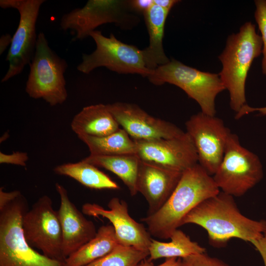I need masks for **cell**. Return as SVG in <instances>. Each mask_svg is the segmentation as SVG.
<instances>
[{"mask_svg": "<svg viewBox=\"0 0 266 266\" xmlns=\"http://www.w3.org/2000/svg\"><path fill=\"white\" fill-rule=\"evenodd\" d=\"M187 224L205 229L210 245L216 248L225 247L232 238L251 243L266 233V220H253L244 216L233 197L222 191L193 208L182 221V225Z\"/></svg>", "mask_w": 266, "mask_h": 266, "instance_id": "6da1fadb", "label": "cell"}, {"mask_svg": "<svg viewBox=\"0 0 266 266\" xmlns=\"http://www.w3.org/2000/svg\"><path fill=\"white\" fill-rule=\"evenodd\" d=\"M220 191L212 176L199 164L184 171L172 194L156 212L141 219L154 237L170 238L185 216L204 200Z\"/></svg>", "mask_w": 266, "mask_h": 266, "instance_id": "7a4b0ae2", "label": "cell"}, {"mask_svg": "<svg viewBox=\"0 0 266 266\" xmlns=\"http://www.w3.org/2000/svg\"><path fill=\"white\" fill-rule=\"evenodd\" d=\"M261 36L255 25L247 22L236 33L227 38L224 49L218 58L222 65L219 73L230 94V105L237 113L246 104L245 83L254 60L262 53Z\"/></svg>", "mask_w": 266, "mask_h": 266, "instance_id": "3957f363", "label": "cell"}, {"mask_svg": "<svg viewBox=\"0 0 266 266\" xmlns=\"http://www.w3.org/2000/svg\"><path fill=\"white\" fill-rule=\"evenodd\" d=\"M29 210L22 194L0 207V266H68L35 251L26 241L22 218Z\"/></svg>", "mask_w": 266, "mask_h": 266, "instance_id": "277c9868", "label": "cell"}, {"mask_svg": "<svg viewBox=\"0 0 266 266\" xmlns=\"http://www.w3.org/2000/svg\"><path fill=\"white\" fill-rule=\"evenodd\" d=\"M66 61L49 46L43 33L38 34L35 52L30 64L25 91L33 99H42L51 106L63 103L67 92L64 74Z\"/></svg>", "mask_w": 266, "mask_h": 266, "instance_id": "5b68a950", "label": "cell"}, {"mask_svg": "<svg viewBox=\"0 0 266 266\" xmlns=\"http://www.w3.org/2000/svg\"><path fill=\"white\" fill-rule=\"evenodd\" d=\"M156 85L169 83L183 90L200 105L201 112L215 116V99L226 90L219 73L202 71L174 59L152 71L147 77Z\"/></svg>", "mask_w": 266, "mask_h": 266, "instance_id": "8992f818", "label": "cell"}, {"mask_svg": "<svg viewBox=\"0 0 266 266\" xmlns=\"http://www.w3.org/2000/svg\"><path fill=\"white\" fill-rule=\"evenodd\" d=\"M261 162L255 153L241 145L238 136L231 133L223 160L213 178L222 192L240 197L263 178Z\"/></svg>", "mask_w": 266, "mask_h": 266, "instance_id": "52a82bcc", "label": "cell"}, {"mask_svg": "<svg viewBox=\"0 0 266 266\" xmlns=\"http://www.w3.org/2000/svg\"><path fill=\"white\" fill-rule=\"evenodd\" d=\"M89 36L95 41L96 48L90 54L82 55V61L77 66L78 71L89 74L103 66L118 73L138 74L147 77L152 72L145 66L142 50L135 46L122 42L112 33L105 36L97 30Z\"/></svg>", "mask_w": 266, "mask_h": 266, "instance_id": "ba28073f", "label": "cell"}, {"mask_svg": "<svg viewBox=\"0 0 266 266\" xmlns=\"http://www.w3.org/2000/svg\"><path fill=\"white\" fill-rule=\"evenodd\" d=\"M44 0H0L4 9L14 8L19 13L17 28L12 36L6 60L9 67L1 82L19 75L25 66L30 65L35 53L38 35L36 24L40 8Z\"/></svg>", "mask_w": 266, "mask_h": 266, "instance_id": "9c48e42d", "label": "cell"}, {"mask_svg": "<svg viewBox=\"0 0 266 266\" xmlns=\"http://www.w3.org/2000/svg\"><path fill=\"white\" fill-rule=\"evenodd\" d=\"M22 228L25 238L32 247L41 251L47 257L65 261L58 214L53 209L49 196L40 197L25 212L22 218Z\"/></svg>", "mask_w": 266, "mask_h": 266, "instance_id": "30bf717a", "label": "cell"}, {"mask_svg": "<svg viewBox=\"0 0 266 266\" xmlns=\"http://www.w3.org/2000/svg\"><path fill=\"white\" fill-rule=\"evenodd\" d=\"M185 126L195 147L198 163L213 176L223 160L232 133L221 119L201 111L192 115Z\"/></svg>", "mask_w": 266, "mask_h": 266, "instance_id": "8fae6325", "label": "cell"}, {"mask_svg": "<svg viewBox=\"0 0 266 266\" xmlns=\"http://www.w3.org/2000/svg\"><path fill=\"white\" fill-rule=\"evenodd\" d=\"M130 11L128 0H89L83 7L64 14L60 27L64 31H73L74 40H82L104 24L128 26L130 20L133 18L127 13Z\"/></svg>", "mask_w": 266, "mask_h": 266, "instance_id": "7c38bea8", "label": "cell"}, {"mask_svg": "<svg viewBox=\"0 0 266 266\" xmlns=\"http://www.w3.org/2000/svg\"><path fill=\"white\" fill-rule=\"evenodd\" d=\"M134 141L136 155L142 162L180 172L198 163L195 147L186 132L170 138Z\"/></svg>", "mask_w": 266, "mask_h": 266, "instance_id": "4fadbf2b", "label": "cell"}, {"mask_svg": "<svg viewBox=\"0 0 266 266\" xmlns=\"http://www.w3.org/2000/svg\"><path fill=\"white\" fill-rule=\"evenodd\" d=\"M107 106L119 125L134 140L170 138L185 133L175 125L149 115L136 104L117 102Z\"/></svg>", "mask_w": 266, "mask_h": 266, "instance_id": "5bb4252c", "label": "cell"}, {"mask_svg": "<svg viewBox=\"0 0 266 266\" xmlns=\"http://www.w3.org/2000/svg\"><path fill=\"white\" fill-rule=\"evenodd\" d=\"M108 209L95 203H85L82 207L83 214L94 217L107 219L113 226L119 244L148 251L151 242V234L143 225L133 219L128 211L127 202L117 197L107 204Z\"/></svg>", "mask_w": 266, "mask_h": 266, "instance_id": "9a60e30c", "label": "cell"}, {"mask_svg": "<svg viewBox=\"0 0 266 266\" xmlns=\"http://www.w3.org/2000/svg\"><path fill=\"white\" fill-rule=\"evenodd\" d=\"M60 199L57 211L63 235V252L66 259L96 235L97 231L94 223L88 220L71 202L66 189L55 184Z\"/></svg>", "mask_w": 266, "mask_h": 266, "instance_id": "2e32d148", "label": "cell"}, {"mask_svg": "<svg viewBox=\"0 0 266 266\" xmlns=\"http://www.w3.org/2000/svg\"><path fill=\"white\" fill-rule=\"evenodd\" d=\"M182 173L140 160L136 188L148 203L147 216L156 212L166 203L176 188Z\"/></svg>", "mask_w": 266, "mask_h": 266, "instance_id": "e0dca14e", "label": "cell"}, {"mask_svg": "<svg viewBox=\"0 0 266 266\" xmlns=\"http://www.w3.org/2000/svg\"><path fill=\"white\" fill-rule=\"evenodd\" d=\"M72 130L80 135L102 137L109 135L120 128L107 104L87 106L76 114L71 123Z\"/></svg>", "mask_w": 266, "mask_h": 266, "instance_id": "ac0fdd59", "label": "cell"}, {"mask_svg": "<svg viewBox=\"0 0 266 266\" xmlns=\"http://www.w3.org/2000/svg\"><path fill=\"white\" fill-rule=\"evenodd\" d=\"M169 12V11L154 4L143 14L149 44L142 51L145 66L151 71L170 61L165 54L163 45L165 26Z\"/></svg>", "mask_w": 266, "mask_h": 266, "instance_id": "d6986e66", "label": "cell"}, {"mask_svg": "<svg viewBox=\"0 0 266 266\" xmlns=\"http://www.w3.org/2000/svg\"><path fill=\"white\" fill-rule=\"evenodd\" d=\"M119 243L112 225L100 227L95 236L65 260L68 266H85L111 252Z\"/></svg>", "mask_w": 266, "mask_h": 266, "instance_id": "ffe728a7", "label": "cell"}, {"mask_svg": "<svg viewBox=\"0 0 266 266\" xmlns=\"http://www.w3.org/2000/svg\"><path fill=\"white\" fill-rule=\"evenodd\" d=\"M83 161L116 174L128 188L132 196L137 193L136 179L140 160L135 154L117 155H90Z\"/></svg>", "mask_w": 266, "mask_h": 266, "instance_id": "44dd1931", "label": "cell"}, {"mask_svg": "<svg viewBox=\"0 0 266 266\" xmlns=\"http://www.w3.org/2000/svg\"><path fill=\"white\" fill-rule=\"evenodd\" d=\"M53 170L55 173L71 177L90 189H120L115 182L98 167L83 160L75 163H69L58 165Z\"/></svg>", "mask_w": 266, "mask_h": 266, "instance_id": "7402d4cb", "label": "cell"}, {"mask_svg": "<svg viewBox=\"0 0 266 266\" xmlns=\"http://www.w3.org/2000/svg\"><path fill=\"white\" fill-rule=\"evenodd\" d=\"M78 137L88 146L91 155H136V145L127 133L120 128L102 137L80 135Z\"/></svg>", "mask_w": 266, "mask_h": 266, "instance_id": "603a6c76", "label": "cell"}, {"mask_svg": "<svg viewBox=\"0 0 266 266\" xmlns=\"http://www.w3.org/2000/svg\"><path fill=\"white\" fill-rule=\"evenodd\" d=\"M170 241L162 242L151 240L148 251V260L152 261L160 258H182L186 256L206 252L204 247L193 241L183 231L177 229L171 235Z\"/></svg>", "mask_w": 266, "mask_h": 266, "instance_id": "cb8c5ba5", "label": "cell"}, {"mask_svg": "<svg viewBox=\"0 0 266 266\" xmlns=\"http://www.w3.org/2000/svg\"><path fill=\"white\" fill-rule=\"evenodd\" d=\"M149 255L148 251L119 244L107 255L85 266H137Z\"/></svg>", "mask_w": 266, "mask_h": 266, "instance_id": "d4e9b609", "label": "cell"}, {"mask_svg": "<svg viewBox=\"0 0 266 266\" xmlns=\"http://www.w3.org/2000/svg\"><path fill=\"white\" fill-rule=\"evenodd\" d=\"M254 17L261 33L263 41L262 73L266 75V0H255Z\"/></svg>", "mask_w": 266, "mask_h": 266, "instance_id": "484cf974", "label": "cell"}, {"mask_svg": "<svg viewBox=\"0 0 266 266\" xmlns=\"http://www.w3.org/2000/svg\"><path fill=\"white\" fill-rule=\"evenodd\" d=\"M180 266H231L223 260L208 255L206 252L180 258Z\"/></svg>", "mask_w": 266, "mask_h": 266, "instance_id": "4316f807", "label": "cell"}, {"mask_svg": "<svg viewBox=\"0 0 266 266\" xmlns=\"http://www.w3.org/2000/svg\"><path fill=\"white\" fill-rule=\"evenodd\" d=\"M28 159V155L25 152H16L11 155L0 153V164L6 163L26 166Z\"/></svg>", "mask_w": 266, "mask_h": 266, "instance_id": "83f0119b", "label": "cell"}, {"mask_svg": "<svg viewBox=\"0 0 266 266\" xmlns=\"http://www.w3.org/2000/svg\"><path fill=\"white\" fill-rule=\"evenodd\" d=\"M129 6L132 11L144 14L154 4L153 0H128Z\"/></svg>", "mask_w": 266, "mask_h": 266, "instance_id": "f1b7e54d", "label": "cell"}, {"mask_svg": "<svg viewBox=\"0 0 266 266\" xmlns=\"http://www.w3.org/2000/svg\"><path fill=\"white\" fill-rule=\"evenodd\" d=\"M21 194V193L18 190L9 192H5L3 191V188L1 187L0 188V207L10 202Z\"/></svg>", "mask_w": 266, "mask_h": 266, "instance_id": "f546056e", "label": "cell"}, {"mask_svg": "<svg viewBox=\"0 0 266 266\" xmlns=\"http://www.w3.org/2000/svg\"><path fill=\"white\" fill-rule=\"evenodd\" d=\"M251 243L260 254L264 266H266V233L262 237L253 241Z\"/></svg>", "mask_w": 266, "mask_h": 266, "instance_id": "4dcf8cb0", "label": "cell"}, {"mask_svg": "<svg viewBox=\"0 0 266 266\" xmlns=\"http://www.w3.org/2000/svg\"><path fill=\"white\" fill-rule=\"evenodd\" d=\"M255 111H258L260 115H266V106L258 108L253 107L246 104L236 113L235 118L236 119H238L245 115Z\"/></svg>", "mask_w": 266, "mask_h": 266, "instance_id": "1f68e13d", "label": "cell"}, {"mask_svg": "<svg viewBox=\"0 0 266 266\" xmlns=\"http://www.w3.org/2000/svg\"><path fill=\"white\" fill-rule=\"evenodd\" d=\"M137 266H155L151 261L146 259L140 263ZM156 266H180V258H171L166 259L162 264Z\"/></svg>", "mask_w": 266, "mask_h": 266, "instance_id": "d6a6232c", "label": "cell"}, {"mask_svg": "<svg viewBox=\"0 0 266 266\" xmlns=\"http://www.w3.org/2000/svg\"><path fill=\"white\" fill-rule=\"evenodd\" d=\"M153 1L155 5L170 11L171 8L180 1L177 0H153Z\"/></svg>", "mask_w": 266, "mask_h": 266, "instance_id": "836d02e7", "label": "cell"}, {"mask_svg": "<svg viewBox=\"0 0 266 266\" xmlns=\"http://www.w3.org/2000/svg\"><path fill=\"white\" fill-rule=\"evenodd\" d=\"M12 37L8 33L2 34L0 38V54L1 55L8 46H10Z\"/></svg>", "mask_w": 266, "mask_h": 266, "instance_id": "e575fe53", "label": "cell"}]
</instances>
